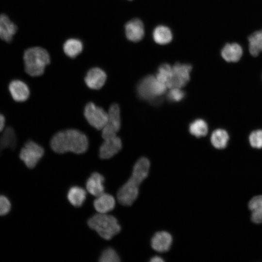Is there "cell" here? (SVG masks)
Returning a JSON list of instances; mask_svg holds the SVG:
<instances>
[{"label":"cell","mask_w":262,"mask_h":262,"mask_svg":"<svg viewBox=\"0 0 262 262\" xmlns=\"http://www.w3.org/2000/svg\"><path fill=\"white\" fill-rule=\"evenodd\" d=\"M50 145L52 149L57 153L72 152L82 154L88 147L86 135L76 129H67L59 131L51 138Z\"/></svg>","instance_id":"cell-1"},{"label":"cell","mask_w":262,"mask_h":262,"mask_svg":"<svg viewBox=\"0 0 262 262\" xmlns=\"http://www.w3.org/2000/svg\"><path fill=\"white\" fill-rule=\"evenodd\" d=\"M23 59L25 72L33 77L42 75L50 61L48 52L38 47L27 49L24 52Z\"/></svg>","instance_id":"cell-2"},{"label":"cell","mask_w":262,"mask_h":262,"mask_svg":"<svg viewBox=\"0 0 262 262\" xmlns=\"http://www.w3.org/2000/svg\"><path fill=\"white\" fill-rule=\"evenodd\" d=\"M166 88V85L158 81L155 76L150 75L138 82L136 91L141 99L157 103L161 102L162 96L165 93Z\"/></svg>","instance_id":"cell-3"},{"label":"cell","mask_w":262,"mask_h":262,"mask_svg":"<svg viewBox=\"0 0 262 262\" xmlns=\"http://www.w3.org/2000/svg\"><path fill=\"white\" fill-rule=\"evenodd\" d=\"M88 226L95 230L103 239L111 240L121 230V227L115 217L106 213H99L91 217Z\"/></svg>","instance_id":"cell-4"},{"label":"cell","mask_w":262,"mask_h":262,"mask_svg":"<svg viewBox=\"0 0 262 262\" xmlns=\"http://www.w3.org/2000/svg\"><path fill=\"white\" fill-rule=\"evenodd\" d=\"M44 154L43 147L35 142L29 140L21 147L19 159L29 169L34 168Z\"/></svg>","instance_id":"cell-5"},{"label":"cell","mask_w":262,"mask_h":262,"mask_svg":"<svg viewBox=\"0 0 262 262\" xmlns=\"http://www.w3.org/2000/svg\"><path fill=\"white\" fill-rule=\"evenodd\" d=\"M142 181L131 175L130 178L118 190L117 198L124 206H130L136 199L139 194V188Z\"/></svg>","instance_id":"cell-6"},{"label":"cell","mask_w":262,"mask_h":262,"mask_svg":"<svg viewBox=\"0 0 262 262\" xmlns=\"http://www.w3.org/2000/svg\"><path fill=\"white\" fill-rule=\"evenodd\" d=\"M84 115L89 124L98 130H101L108 120V112L93 102L86 105Z\"/></svg>","instance_id":"cell-7"},{"label":"cell","mask_w":262,"mask_h":262,"mask_svg":"<svg viewBox=\"0 0 262 262\" xmlns=\"http://www.w3.org/2000/svg\"><path fill=\"white\" fill-rule=\"evenodd\" d=\"M108 120L101 130L102 138L106 139L116 135L121 127L120 112L119 105L112 104L108 110Z\"/></svg>","instance_id":"cell-8"},{"label":"cell","mask_w":262,"mask_h":262,"mask_svg":"<svg viewBox=\"0 0 262 262\" xmlns=\"http://www.w3.org/2000/svg\"><path fill=\"white\" fill-rule=\"evenodd\" d=\"M192 69L191 65L176 63L172 66V77L167 87L181 88L184 86L190 80Z\"/></svg>","instance_id":"cell-9"},{"label":"cell","mask_w":262,"mask_h":262,"mask_svg":"<svg viewBox=\"0 0 262 262\" xmlns=\"http://www.w3.org/2000/svg\"><path fill=\"white\" fill-rule=\"evenodd\" d=\"M7 90L11 99L16 103L26 101L30 96V90L27 84L18 79H12L9 82Z\"/></svg>","instance_id":"cell-10"},{"label":"cell","mask_w":262,"mask_h":262,"mask_svg":"<svg viewBox=\"0 0 262 262\" xmlns=\"http://www.w3.org/2000/svg\"><path fill=\"white\" fill-rule=\"evenodd\" d=\"M18 136L15 127L10 124L6 126L0 134V156L6 149L15 151L18 145Z\"/></svg>","instance_id":"cell-11"},{"label":"cell","mask_w":262,"mask_h":262,"mask_svg":"<svg viewBox=\"0 0 262 262\" xmlns=\"http://www.w3.org/2000/svg\"><path fill=\"white\" fill-rule=\"evenodd\" d=\"M99 147V155L102 159L112 158L121 149L122 141L117 135L104 139Z\"/></svg>","instance_id":"cell-12"},{"label":"cell","mask_w":262,"mask_h":262,"mask_svg":"<svg viewBox=\"0 0 262 262\" xmlns=\"http://www.w3.org/2000/svg\"><path fill=\"white\" fill-rule=\"evenodd\" d=\"M106 79V74L102 69L98 67H94L87 72L84 81L86 85L90 89L98 90L104 85Z\"/></svg>","instance_id":"cell-13"},{"label":"cell","mask_w":262,"mask_h":262,"mask_svg":"<svg viewBox=\"0 0 262 262\" xmlns=\"http://www.w3.org/2000/svg\"><path fill=\"white\" fill-rule=\"evenodd\" d=\"M125 31L127 38L132 42L140 41L145 34L144 25L137 18L128 21L125 26Z\"/></svg>","instance_id":"cell-14"},{"label":"cell","mask_w":262,"mask_h":262,"mask_svg":"<svg viewBox=\"0 0 262 262\" xmlns=\"http://www.w3.org/2000/svg\"><path fill=\"white\" fill-rule=\"evenodd\" d=\"M172 243L171 235L165 231L156 232L151 240V246L155 251L164 252L168 251Z\"/></svg>","instance_id":"cell-15"},{"label":"cell","mask_w":262,"mask_h":262,"mask_svg":"<svg viewBox=\"0 0 262 262\" xmlns=\"http://www.w3.org/2000/svg\"><path fill=\"white\" fill-rule=\"evenodd\" d=\"M16 25L5 14L0 15V38L11 42L17 31Z\"/></svg>","instance_id":"cell-16"},{"label":"cell","mask_w":262,"mask_h":262,"mask_svg":"<svg viewBox=\"0 0 262 262\" xmlns=\"http://www.w3.org/2000/svg\"><path fill=\"white\" fill-rule=\"evenodd\" d=\"M104 177L99 173L94 172L87 179L86 188L90 194L97 197L104 193Z\"/></svg>","instance_id":"cell-17"},{"label":"cell","mask_w":262,"mask_h":262,"mask_svg":"<svg viewBox=\"0 0 262 262\" xmlns=\"http://www.w3.org/2000/svg\"><path fill=\"white\" fill-rule=\"evenodd\" d=\"M93 205L98 213H107L114 209L115 201L112 195L103 193L97 196Z\"/></svg>","instance_id":"cell-18"},{"label":"cell","mask_w":262,"mask_h":262,"mask_svg":"<svg viewBox=\"0 0 262 262\" xmlns=\"http://www.w3.org/2000/svg\"><path fill=\"white\" fill-rule=\"evenodd\" d=\"M221 54L226 61L236 62L241 58L243 49L241 46L237 43H227L222 49Z\"/></svg>","instance_id":"cell-19"},{"label":"cell","mask_w":262,"mask_h":262,"mask_svg":"<svg viewBox=\"0 0 262 262\" xmlns=\"http://www.w3.org/2000/svg\"><path fill=\"white\" fill-rule=\"evenodd\" d=\"M86 191L82 187L75 186L71 187L67 195L70 203L76 207L81 206L86 199Z\"/></svg>","instance_id":"cell-20"},{"label":"cell","mask_w":262,"mask_h":262,"mask_svg":"<svg viewBox=\"0 0 262 262\" xmlns=\"http://www.w3.org/2000/svg\"><path fill=\"white\" fill-rule=\"evenodd\" d=\"M251 219L255 224L262 223V195L253 197L248 203Z\"/></svg>","instance_id":"cell-21"},{"label":"cell","mask_w":262,"mask_h":262,"mask_svg":"<svg viewBox=\"0 0 262 262\" xmlns=\"http://www.w3.org/2000/svg\"><path fill=\"white\" fill-rule=\"evenodd\" d=\"M154 41L160 45H165L170 42L173 35L170 29L166 26L160 25L156 27L153 32Z\"/></svg>","instance_id":"cell-22"},{"label":"cell","mask_w":262,"mask_h":262,"mask_svg":"<svg viewBox=\"0 0 262 262\" xmlns=\"http://www.w3.org/2000/svg\"><path fill=\"white\" fill-rule=\"evenodd\" d=\"M229 140V135L226 131L218 129L214 130L211 136L212 145L216 148L221 149L225 148Z\"/></svg>","instance_id":"cell-23"},{"label":"cell","mask_w":262,"mask_h":262,"mask_svg":"<svg viewBox=\"0 0 262 262\" xmlns=\"http://www.w3.org/2000/svg\"><path fill=\"white\" fill-rule=\"evenodd\" d=\"M248 40L250 53L253 56H257L262 51V30L252 33Z\"/></svg>","instance_id":"cell-24"},{"label":"cell","mask_w":262,"mask_h":262,"mask_svg":"<svg viewBox=\"0 0 262 262\" xmlns=\"http://www.w3.org/2000/svg\"><path fill=\"white\" fill-rule=\"evenodd\" d=\"M83 48L82 42L77 39L71 38L66 40L64 44V51L70 58L76 57L82 51Z\"/></svg>","instance_id":"cell-25"},{"label":"cell","mask_w":262,"mask_h":262,"mask_svg":"<svg viewBox=\"0 0 262 262\" xmlns=\"http://www.w3.org/2000/svg\"><path fill=\"white\" fill-rule=\"evenodd\" d=\"M189 131L190 133L196 137L205 136L208 131V126L206 122L202 119H197L189 125Z\"/></svg>","instance_id":"cell-26"},{"label":"cell","mask_w":262,"mask_h":262,"mask_svg":"<svg viewBox=\"0 0 262 262\" xmlns=\"http://www.w3.org/2000/svg\"><path fill=\"white\" fill-rule=\"evenodd\" d=\"M155 77L158 81L164 84L167 87L172 79V66L166 63L162 64L159 67Z\"/></svg>","instance_id":"cell-27"},{"label":"cell","mask_w":262,"mask_h":262,"mask_svg":"<svg viewBox=\"0 0 262 262\" xmlns=\"http://www.w3.org/2000/svg\"><path fill=\"white\" fill-rule=\"evenodd\" d=\"M99 261L100 262H118L120 258L115 249L108 247L102 252Z\"/></svg>","instance_id":"cell-28"},{"label":"cell","mask_w":262,"mask_h":262,"mask_svg":"<svg viewBox=\"0 0 262 262\" xmlns=\"http://www.w3.org/2000/svg\"><path fill=\"white\" fill-rule=\"evenodd\" d=\"M251 146L255 148H262V130L252 131L249 136Z\"/></svg>","instance_id":"cell-29"},{"label":"cell","mask_w":262,"mask_h":262,"mask_svg":"<svg viewBox=\"0 0 262 262\" xmlns=\"http://www.w3.org/2000/svg\"><path fill=\"white\" fill-rule=\"evenodd\" d=\"M185 93L180 88H171L167 94L168 100L171 102H178L183 99L185 97Z\"/></svg>","instance_id":"cell-30"},{"label":"cell","mask_w":262,"mask_h":262,"mask_svg":"<svg viewBox=\"0 0 262 262\" xmlns=\"http://www.w3.org/2000/svg\"><path fill=\"white\" fill-rule=\"evenodd\" d=\"M11 203L5 196H0V216L5 215L10 211Z\"/></svg>","instance_id":"cell-31"},{"label":"cell","mask_w":262,"mask_h":262,"mask_svg":"<svg viewBox=\"0 0 262 262\" xmlns=\"http://www.w3.org/2000/svg\"><path fill=\"white\" fill-rule=\"evenodd\" d=\"M7 120L5 115L0 112V133L3 131L6 126Z\"/></svg>","instance_id":"cell-32"},{"label":"cell","mask_w":262,"mask_h":262,"mask_svg":"<svg viewBox=\"0 0 262 262\" xmlns=\"http://www.w3.org/2000/svg\"><path fill=\"white\" fill-rule=\"evenodd\" d=\"M150 261L151 262H163L164 260L161 257L156 256L151 258Z\"/></svg>","instance_id":"cell-33"}]
</instances>
